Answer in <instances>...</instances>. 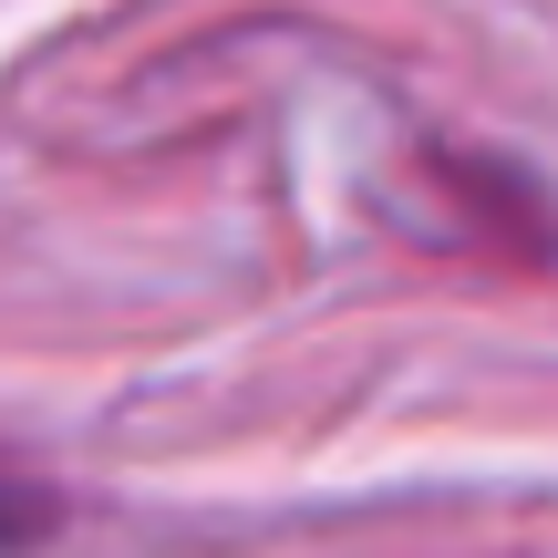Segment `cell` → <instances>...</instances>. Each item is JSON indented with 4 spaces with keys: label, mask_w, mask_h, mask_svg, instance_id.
I'll return each mask as SVG.
<instances>
[{
    "label": "cell",
    "mask_w": 558,
    "mask_h": 558,
    "mask_svg": "<svg viewBox=\"0 0 558 558\" xmlns=\"http://www.w3.org/2000/svg\"><path fill=\"white\" fill-rule=\"evenodd\" d=\"M32 527H41V497H32V486H0V558L32 538Z\"/></svg>",
    "instance_id": "obj_1"
}]
</instances>
